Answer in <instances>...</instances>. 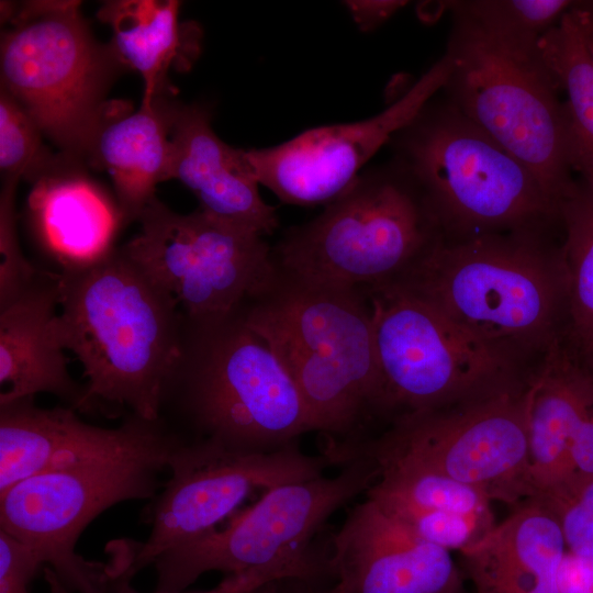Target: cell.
Segmentation results:
<instances>
[{
    "instance_id": "obj_1",
    "label": "cell",
    "mask_w": 593,
    "mask_h": 593,
    "mask_svg": "<svg viewBox=\"0 0 593 593\" xmlns=\"http://www.w3.org/2000/svg\"><path fill=\"white\" fill-rule=\"evenodd\" d=\"M561 231L443 237L398 281L528 376L567 334Z\"/></svg>"
},
{
    "instance_id": "obj_2",
    "label": "cell",
    "mask_w": 593,
    "mask_h": 593,
    "mask_svg": "<svg viewBox=\"0 0 593 593\" xmlns=\"http://www.w3.org/2000/svg\"><path fill=\"white\" fill-rule=\"evenodd\" d=\"M246 324L277 354L295 382L323 454L346 462L370 441L368 427L389 418L363 290L282 275L240 307Z\"/></svg>"
},
{
    "instance_id": "obj_3",
    "label": "cell",
    "mask_w": 593,
    "mask_h": 593,
    "mask_svg": "<svg viewBox=\"0 0 593 593\" xmlns=\"http://www.w3.org/2000/svg\"><path fill=\"white\" fill-rule=\"evenodd\" d=\"M57 276L53 332L82 366L87 413L159 419L163 391L182 349L178 302L121 247Z\"/></svg>"
},
{
    "instance_id": "obj_4",
    "label": "cell",
    "mask_w": 593,
    "mask_h": 593,
    "mask_svg": "<svg viewBox=\"0 0 593 593\" xmlns=\"http://www.w3.org/2000/svg\"><path fill=\"white\" fill-rule=\"evenodd\" d=\"M159 418L186 441L237 454L273 452L313 432L295 382L240 309L219 320L184 317Z\"/></svg>"
},
{
    "instance_id": "obj_5",
    "label": "cell",
    "mask_w": 593,
    "mask_h": 593,
    "mask_svg": "<svg viewBox=\"0 0 593 593\" xmlns=\"http://www.w3.org/2000/svg\"><path fill=\"white\" fill-rule=\"evenodd\" d=\"M446 240L560 231V202L519 159L459 112L430 99L389 142Z\"/></svg>"
},
{
    "instance_id": "obj_6",
    "label": "cell",
    "mask_w": 593,
    "mask_h": 593,
    "mask_svg": "<svg viewBox=\"0 0 593 593\" xmlns=\"http://www.w3.org/2000/svg\"><path fill=\"white\" fill-rule=\"evenodd\" d=\"M451 14L441 89L459 112L519 159L561 203L575 180L561 91L538 42L486 24L444 2Z\"/></svg>"
},
{
    "instance_id": "obj_7",
    "label": "cell",
    "mask_w": 593,
    "mask_h": 593,
    "mask_svg": "<svg viewBox=\"0 0 593 593\" xmlns=\"http://www.w3.org/2000/svg\"><path fill=\"white\" fill-rule=\"evenodd\" d=\"M441 237L422 191L391 159L289 228L272 254L282 275L367 290L400 280Z\"/></svg>"
},
{
    "instance_id": "obj_8",
    "label": "cell",
    "mask_w": 593,
    "mask_h": 593,
    "mask_svg": "<svg viewBox=\"0 0 593 593\" xmlns=\"http://www.w3.org/2000/svg\"><path fill=\"white\" fill-rule=\"evenodd\" d=\"M0 88L44 135L81 159L119 61L98 44L75 0L1 1Z\"/></svg>"
},
{
    "instance_id": "obj_9",
    "label": "cell",
    "mask_w": 593,
    "mask_h": 593,
    "mask_svg": "<svg viewBox=\"0 0 593 593\" xmlns=\"http://www.w3.org/2000/svg\"><path fill=\"white\" fill-rule=\"evenodd\" d=\"M183 441L176 433L133 452L45 471L0 494V529L31 546L43 564L76 593H108L111 566L76 552L78 538L102 512L131 500H152L161 470Z\"/></svg>"
},
{
    "instance_id": "obj_10",
    "label": "cell",
    "mask_w": 593,
    "mask_h": 593,
    "mask_svg": "<svg viewBox=\"0 0 593 593\" xmlns=\"http://www.w3.org/2000/svg\"><path fill=\"white\" fill-rule=\"evenodd\" d=\"M363 291L391 423L526 384L527 373L401 286Z\"/></svg>"
},
{
    "instance_id": "obj_11",
    "label": "cell",
    "mask_w": 593,
    "mask_h": 593,
    "mask_svg": "<svg viewBox=\"0 0 593 593\" xmlns=\"http://www.w3.org/2000/svg\"><path fill=\"white\" fill-rule=\"evenodd\" d=\"M137 222L138 234L121 249L178 302L190 321L233 314L278 276L264 236L199 209L177 213L156 197Z\"/></svg>"
},
{
    "instance_id": "obj_12",
    "label": "cell",
    "mask_w": 593,
    "mask_h": 593,
    "mask_svg": "<svg viewBox=\"0 0 593 593\" xmlns=\"http://www.w3.org/2000/svg\"><path fill=\"white\" fill-rule=\"evenodd\" d=\"M379 477L376 461L358 457L334 477L283 483L224 528L170 549L154 562L157 590L181 592L205 572L226 575L311 553L309 544L342 506L367 492Z\"/></svg>"
},
{
    "instance_id": "obj_13",
    "label": "cell",
    "mask_w": 593,
    "mask_h": 593,
    "mask_svg": "<svg viewBox=\"0 0 593 593\" xmlns=\"http://www.w3.org/2000/svg\"><path fill=\"white\" fill-rule=\"evenodd\" d=\"M363 449L400 455L515 504L533 496L526 384L396 417Z\"/></svg>"
},
{
    "instance_id": "obj_14",
    "label": "cell",
    "mask_w": 593,
    "mask_h": 593,
    "mask_svg": "<svg viewBox=\"0 0 593 593\" xmlns=\"http://www.w3.org/2000/svg\"><path fill=\"white\" fill-rule=\"evenodd\" d=\"M332 466L326 455H306L298 444L267 454H237L183 440L169 458V479L144 510L150 533L137 542L126 573L133 578L164 552L216 528L254 491L317 478Z\"/></svg>"
},
{
    "instance_id": "obj_15",
    "label": "cell",
    "mask_w": 593,
    "mask_h": 593,
    "mask_svg": "<svg viewBox=\"0 0 593 593\" xmlns=\"http://www.w3.org/2000/svg\"><path fill=\"white\" fill-rule=\"evenodd\" d=\"M451 70L444 54L379 114L307 130L282 144L246 150L259 184L283 203L328 204L346 191L366 163L444 88Z\"/></svg>"
},
{
    "instance_id": "obj_16",
    "label": "cell",
    "mask_w": 593,
    "mask_h": 593,
    "mask_svg": "<svg viewBox=\"0 0 593 593\" xmlns=\"http://www.w3.org/2000/svg\"><path fill=\"white\" fill-rule=\"evenodd\" d=\"M326 593H463L450 551L415 535L367 497L333 538Z\"/></svg>"
},
{
    "instance_id": "obj_17",
    "label": "cell",
    "mask_w": 593,
    "mask_h": 593,
    "mask_svg": "<svg viewBox=\"0 0 593 593\" xmlns=\"http://www.w3.org/2000/svg\"><path fill=\"white\" fill-rule=\"evenodd\" d=\"M171 435L161 418L127 414L118 427L104 428L68 406L40 407L34 398L0 405V494L42 472L133 452Z\"/></svg>"
},
{
    "instance_id": "obj_18",
    "label": "cell",
    "mask_w": 593,
    "mask_h": 593,
    "mask_svg": "<svg viewBox=\"0 0 593 593\" xmlns=\"http://www.w3.org/2000/svg\"><path fill=\"white\" fill-rule=\"evenodd\" d=\"M170 141L169 179L194 194L200 211L260 236L273 233L278 214L262 200L246 150L216 135L205 108L176 102Z\"/></svg>"
},
{
    "instance_id": "obj_19",
    "label": "cell",
    "mask_w": 593,
    "mask_h": 593,
    "mask_svg": "<svg viewBox=\"0 0 593 593\" xmlns=\"http://www.w3.org/2000/svg\"><path fill=\"white\" fill-rule=\"evenodd\" d=\"M65 154L32 182L27 217L42 253L63 272L90 265L114 248L125 225L116 201Z\"/></svg>"
},
{
    "instance_id": "obj_20",
    "label": "cell",
    "mask_w": 593,
    "mask_h": 593,
    "mask_svg": "<svg viewBox=\"0 0 593 593\" xmlns=\"http://www.w3.org/2000/svg\"><path fill=\"white\" fill-rule=\"evenodd\" d=\"M57 306V272L40 270L25 291L0 309V405L49 393L87 413L85 384L72 379L53 332Z\"/></svg>"
},
{
    "instance_id": "obj_21",
    "label": "cell",
    "mask_w": 593,
    "mask_h": 593,
    "mask_svg": "<svg viewBox=\"0 0 593 593\" xmlns=\"http://www.w3.org/2000/svg\"><path fill=\"white\" fill-rule=\"evenodd\" d=\"M175 103L161 96L133 112L108 102L89 135L81 159L111 177L125 225L138 220L158 183L169 180Z\"/></svg>"
},
{
    "instance_id": "obj_22",
    "label": "cell",
    "mask_w": 593,
    "mask_h": 593,
    "mask_svg": "<svg viewBox=\"0 0 593 593\" xmlns=\"http://www.w3.org/2000/svg\"><path fill=\"white\" fill-rule=\"evenodd\" d=\"M592 400L583 351L563 336L526 383L532 499H545L561 486L571 437Z\"/></svg>"
},
{
    "instance_id": "obj_23",
    "label": "cell",
    "mask_w": 593,
    "mask_h": 593,
    "mask_svg": "<svg viewBox=\"0 0 593 593\" xmlns=\"http://www.w3.org/2000/svg\"><path fill=\"white\" fill-rule=\"evenodd\" d=\"M567 547L555 514L528 499L483 538L460 551L477 593H560Z\"/></svg>"
},
{
    "instance_id": "obj_24",
    "label": "cell",
    "mask_w": 593,
    "mask_h": 593,
    "mask_svg": "<svg viewBox=\"0 0 593 593\" xmlns=\"http://www.w3.org/2000/svg\"><path fill=\"white\" fill-rule=\"evenodd\" d=\"M179 8L176 0H111L97 12L112 31L110 48L119 64L141 75L143 104L170 94L169 70H188L199 55L201 31L179 20Z\"/></svg>"
},
{
    "instance_id": "obj_25",
    "label": "cell",
    "mask_w": 593,
    "mask_h": 593,
    "mask_svg": "<svg viewBox=\"0 0 593 593\" xmlns=\"http://www.w3.org/2000/svg\"><path fill=\"white\" fill-rule=\"evenodd\" d=\"M538 45L567 97L563 107L570 166L593 190V51L571 9Z\"/></svg>"
},
{
    "instance_id": "obj_26",
    "label": "cell",
    "mask_w": 593,
    "mask_h": 593,
    "mask_svg": "<svg viewBox=\"0 0 593 593\" xmlns=\"http://www.w3.org/2000/svg\"><path fill=\"white\" fill-rule=\"evenodd\" d=\"M561 250L568 283V338L593 347V190L574 182L560 203Z\"/></svg>"
},
{
    "instance_id": "obj_27",
    "label": "cell",
    "mask_w": 593,
    "mask_h": 593,
    "mask_svg": "<svg viewBox=\"0 0 593 593\" xmlns=\"http://www.w3.org/2000/svg\"><path fill=\"white\" fill-rule=\"evenodd\" d=\"M43 132L29 113L0 88L1 182H33L55 160L42 142Z\"/></svg>"
},
{
    "instance_id": "obj_28",
    "label": "cell",
    "mask_w": 593,
    "mask_h": 593,
    "mask_svg": "<svg viewBox=\"0 0 593 593\" xmlns=\"http://www.w3.org/2000/svg\"><path fill=\"white\" fill-rule=\"evenodd\" d=\"M459 7L477 19L539 41L571 9L570 0H457Z\"/></svg>"
},
{
    "instance_id": "obj_29",
    "label": "cell",
    "mask_w": 593,
    "mask_h": 593,
    "mask_svg": "<svg viewBox=\"0 0 593 593\" xmlns=\"http://www.w3.org/2000/svg\"><path fill=\"white\" fill-rule=\"evenodd\" d=\"M378 504L422 539L449 551L467 549L495 526L493 516Z\"/></svg>"
},
{
    "instance_id": "obj_30",
    "label": "cell",
    "mask_w": 593,
    "mask_h": 593,
    "mask_svg": "<svg viewBox=\"0 0 593 593\" xmlns=\"http://www.w3.org/2000/svg\"><path fill=\"white\" fill-rule=\"evenodd\" d=\"M13 182H1L0 191V309L15 300L37 277L24 256L16 232L15 190Z\"/></svg>"
},
{
    "instance_id": "obj_31",
    "label": "cell",
    "mask_w": 593,
    "mask_h": 593,
    "mask_svg": "<svg viewBox=\"0 0 593 593\" xmlns=\"http://www.w3.org/2000/svg\"><path fill=\"white\" fill-rule=\"evenodd\" d=\"M325 570L312 553L279 560L247 571L226 575L215 588L191 593H249L266 584L287 579H311ZM131 577L126 573L113 577L108 593H142L131 585ZM154 593H182L159 591Z\"/></svg>"
},
{
    "instance_id": "obj_32",
    "label": "cell",
    "mask_w": 593,
    "mask_h": 593,
    "mask_svg": "<svg viewBox=\"0 0 593 593\" xmlns=\"http://www.w3.org/2000/svg\"><path fill=\"white\" fill-rule=\"evenodd\" d=\"M539 501L557 517L567 551L593 557V479Z\"/></svg>"
},
{
    "instance_id": "obj_33",
    "label": "cell",
    "mask_w": 593,
    "mask_h": 593,
    "mask_svg": "<svg viewBox=\"0 0 593 593\" xmlns=\"http://www.w3.org/2000/svg\"><path fill=\"white\" fill-rule=\"evenodd\" d=\"M42 564L31 546L0 529V593H30L29 584Z\"/></svg>"
},
{
    "instance_id": "obj_34",
    "label": "cell",
    "mask_w": 593,
    "mask_h": 593,
    "mask_svg": "<svg viewBox=\"0 0 593 593\" xmlns=\"http://www.w3.org/2000/svg\"><path fill=\"white\" fill-rule=\"evenodd\" d=\"M590 479H593V400L583 413L571 437L567 452L563 482L553 494L545 499L558 495Z\"/></svg>"
},
{
    "instance_id": "obj_35",
    "label": "cell",
    "mask_w": 593,
    "mask_h": 593,
    "mask_svg": "<svg viewBox=\"0 0 593 593\" xmlns=\"http://www.w3.org/2000/svg\"><path fill=\"white\" fill-rule=\"evenodd\" d=\"M560 593H593V557L566 552L558 577Z\"/></svg>"
},
{
    "instance_id": "obj_36",
    "label": "cell",
    "mask_w": 593,
    "mask_h": 593,
    "mask_svg": "<svg viewBox=\"0 0 593 593\" xmlns=\"http://www.w3.org/2000/svg\"><path fill=\"white\" fill-rule=\"evenodd\" d=\"M353 19L362 31H371L406 5L401 0H354L345 2Z\"/></svg>"
},
{
    "instance_id": "obj_37",
    "label": "cell",
    "mask_w": 593,
    "mask_h": 593,
    "mask_svg": "<svg viewBox=\"0 0 593 593\" xmlns=\"http://www.w3.org/2000/svg\"><path fill=\"white\" fill-rule=\"evenodd\" d=\"M571 10L593 47V0L574 1Z\"/></svg>"
},
{
    "instance_id": "obj_38",
    "label": "cell",
    "mask_w": 593,
    "mask_h": 593,
    "mask_svg": "<svg viewBox=\"0 0 593 593\" xmlns=\"http://www.w3.org/2000/svg\"><path fill=\"white\" fill-rule=\"evenodd\" d=\"M44 579L48 588L47 593H72L49 567L44 568Z\"/></svg>"
},
{
    "instance_id": "obj_39",
    "label": "cell",
    "mask_w": 593,
    "mask_h": 593,
    "mask_svg": "<svg viewBox=\"0 0 593 593\" xmlns=\"http://www.w3.org/2000/svg\"><path fill=\"white\" fill-rule=\"evenodd\" d=\"M581 350L583 351L585 363H586V367H588V371H589L591 382H592V385H593V347L590 348V349H585V350L581 349Z\"/></svg>"
},
{
    "instance_id": "obj_40",
    "label": "cell",
    "mask_w": 593,
    "mask_h": 593,
    "mask_svg": "<svg viewBox=\"0 0 593 593\" xmlns=\"http://www.w3.org/2000/svg\"><path fill=\"white\" fill-rule=\"evenodd\" d=\"M276 582H272V583H269V584H266L255 591H251L249 593H278V590L275 585ZM320 593H326V591H323V592H320Z\"/></svg>"
},
{
    "instance_id": "obj_41",
    "label": "cell",
    "mask_w": 593,
    "mask_h": 593,
    "mask_svg": "<svg viewBox=\"0 0 593 593\" xmlns=\"http://www.w3.org/2000/svg\"><path fill=\"white\" fill-rule=\"evenodd\" d=\"M590 43V42H589ZM591 45V44H590ZM592 51H593V47L591 46Z\"/></svg>"
}]
</instances>
